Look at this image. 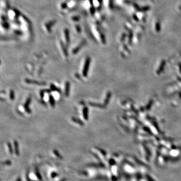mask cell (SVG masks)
Instances as JSON below:
<instances>
[{"instance_id":"cell-1","label":"cell","mask_w":181,"mask_h":181,"mask_svg":"<svg viewBox=\"0 0 181 181\" xmlns=\"http://www.w3.org/2000/svg\"><path fill=\"white\" fill-rule=\"evenodd\" d=\"M90 64V59L89 58H88L86 61L85 64H84L83 71V74L84 76L86 77L88 75V70L89 69V66Z\"/></svg>"},{"instance_id":"cell-2","label":"cell","mask_w":181,"mask_h":181,"mask_svg":"<svg viewBox=\"0 0 181 181\" xmlns=\"http://www.w3.org/2000/svg\"><path fill=\"white\" fill-rule=\"evenodd\" d=\"M31 102V98H29L27 99V100H26V101L25 104H24V108H25V111H26L28 113H31V110L30 109V108H29V104H30V103Z\"/></svg>"},{"instance_id":"cell-3","label":"cell","mask_w":181,"mask_h":181,"mask_svg":"<svg viewBox=\"0 0 181 181\" xmlns=\"http://www.w3.org/2000/svg\"><path fill=\"white\" fill-rule=\"evenodd\" d=\"M25 82L28 83V84H37V85H39V86L45 85V83L39 82H37V81H36L34 80H29V79H26Z\"/></svg>"},{"instance_id":"cell-4","label":"cell","mask_w":181,"mask_h":181,"mask_svg":"<svg viewBox=\"0 0 181 181\" xmlns=\"http://www.w3.org/2000/svg\"><path fill=\"white\" fill-rule=\"evenodd\" d=\"M88 108L87 107H84L83 109V116L84 119H86L87 120L88 119Z\"/></svg>"},{"instance_id":"cell-5","label":"cell","mask_w":181,"mask_h":181,"mask_svg":"<svg viewBox=\"0 0 181 181\" xmlns=\"http://www.w3.org/2000/svg\"><path fill=\"white\" fill-rule=\"evenodd\" d=\"M65 94L66 96H68L69 95V91H70V83L68 82H66L65 83Z\"/></svg>"},{"instance_id":"cell-6","label":"cell","mask_w":181,"mask_h":181,"mask_svg":"<svg viewBox=\"0 0 181 181\" xmlns=\"http://www.w3.org/2000/svg\"><path fill=\"white\" fill-rule=\"evenodd\" d=\"M72 120L73 122H75L77 124H79L80 125H81V126H83V125H84V123L83 122L80 120L77 119V118L73 117V118H72Z\"/></svg>"},{"instance_id":"cell-7","label":"cell","mask_w":181,"mask_h":181,"mask_svg":"<svg viewBox=\"0 0 181 181\" xmlns=\"http://www.w3.org/2000/svg\"><path fill=\"white\" fill-rule=\"evenodd\" d=\"M49 103H50L51 107H54L55 104V101H54V99L53 97V96H52L51 95L49 96Z\"/></svg>"},{"instance_id":"cell-8","label":"cell","mask_w":181,"mask_h":181,"mask_svg":"<svg viewBox=\"0 0 181 181\" xmlns=\"http://www.w3.org/2000/svg\"><path fill=\"white\" fill-rule=\"evenodd\" d=\"M14 147H15V150L16 154H18L19 153V149H18V143L16 140L14 141Z\"/></svg>"},{"instance_id":"cell-9","label":"cell","mask_w":181,"mask_h":181,"mask_svg":"<svg viewBox=\"0 0 181 181\" xmlns=\"http://www.w3.org/2000/svg\"><path fill=\"white\" fill-rule=\"evenodd\" d=\"M50 88H51V90L52 91H57V92H60V90L59 88H57L56 86H54L53 84H51Z\"/></svg>"},{"instance_id":"cell-10","label":"cell","mask_w":181,"mask_h":181,"mask_svg":"<svg viewBox=\"0 0 181 181\" xmlns=\"http://www.w3.org/2000/svg\"><path fill=\"white\" fill-rule=\"evenodd\" d=\"M10 97L11 100H13L15 98V94H14V92L13 90H11L10 91Z\"/></svg>"},{"instance_id":"cell-11","label":"cell","mask_w":181,"mask_h":181,"mask_svg":"<svg viewBox=\"0 0 181 181\" xmlns=\"http://www.w3.org/2000/svg\"><path fill=\"white\" fill-rule=\"evenodd\" d=\"M8 146L10 148V153H12L13 152V150H12V146H11V145L10 143H8Z\"/></svg>"}]
</instances>
